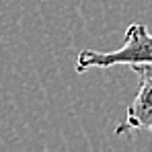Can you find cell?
<instances>
[{"label":"cell","instance_id":"obj_2","mask_svg":"<svg viewBox=\"0 0 152 152\" xmlns=\"http://www.w3.org/2000/svg\"><path fill=\"white\" fill-rule=\"evenodd\" d=\"M140 86L132 105L126 111V119L115 127V136H129L134 132H148L152 136V64L132 66Z\"/></svg>","mask_w":152,"mask_h":152},{"label":"cell","instance_id":"obj_1","mask_svg":"<svg viewBox=\"0 0 152 152\" xmlns=\"http://www.w3.org/2000/svg\"><path fill=\"white\" fill-rule=\"evenodd\" d=\"M152 64V33L142 23H132L126 31V43L113 51L82 50L76 58V72L84 74L93 68Z\"/></svg>","mask_w":152,"mask_h":152}]
</instances>
